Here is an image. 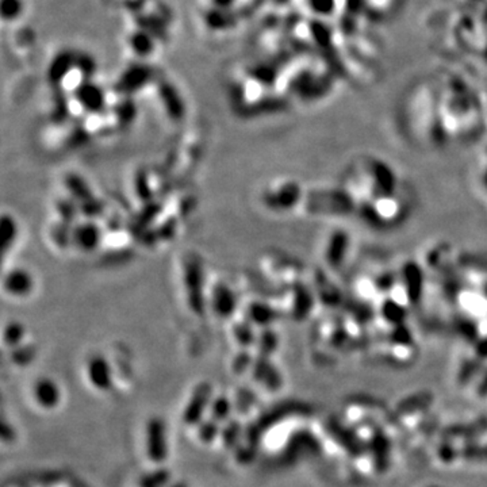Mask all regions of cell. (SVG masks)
Here are the masks:
<instances>
[{
    "instance_id": "cell-1",
    "label": "cell",
    "mask_w": 487,
    "mask_h": 487,
    "mask_svg": "<svg viewBox=\"0 0 487 487\" xmlns=\"http://www.w3.org/2000/svg\"><path fill=\"white\" fill-rule=\"evenodd\" d=\"M147 452L148 458L154 463H163L168 458L167 429L163 420L154 417L147 428Z\"/></svg>"
},
{
    "instance_id": "cell-2",
    "label": "cell",
    "mask_w": 487,
    "mask_h": 487,
    "mask_svg": "<svg viewBox=\"0 0 487 487\" xmlns=\"http://www.w3.org/2000/svg\"><path fill=\"white\" fill-rule=\"evenodd\" d=\"M212 386L208 383H202L194 390L190 402L187 403L183 413V420L186 424L196 425L201 423L205 410L212 405Z\"/></svg>"
},
{
    "instance_id": "cell-3",
    "label": "cell",
    "mask_w": 487,
    "mask_h": 487,
    "mask_svg": "<svg viewBox=\"0 0 487 487\" xmlns=\"http://www.w3.org/2000/svg\"><path fill=\"white\" fill-rule=\"evenodd\" d=\"M34 397L37 403L43 409H54L61 400V393L54 381L43 379L34 387Z\"/></svg>"
},
{
    "instance_id": "cell-4",
    "label": "cell",
    "mask_w": 487,
    "mask_h": 487,
    "mask_svg": "<svg viewBox=\"0 0 487 487\" xmlns=\"http://www.w3.org/2000/svg\"><path fill=\"white\" fill-rule=\"evenodd\" d=\"M75 66H76V53L71 50H63L53 59V61L50 64L49 78L52 82L59 83Z\"/></svg>"
},
{
    "instance_id": "cell-5",
    "label": "cell",
    "mask_w": 487,
    "mask_h": 487,
    "mask_svg": "<svg viewBox=\"0 0 487 487\" xmlns=\"http://www.w3.org/2000/svg\"><path fill=\"white\" fill-rule=\"evenodd\" d=\"M129 48L138 57H147L154 52L156 41L152 33H149L145 29H140L130 34Z\"/></svg>"
},
{
    "instance_id": "cell-6",
    "label": "cell",
    "mask_w": 487,
    "mask_h": 487,
    "mask_svg": "<svg viewBox=\"0 0 487 487\" xmlns=\"http://www.w3.org/2000/svg\"><path fill=\"white\" fill-rule=\"evenodd\" d=\"M88 375L89 381L96 388L106 391L111 387V371L108 364L103 359L98 358L89 363Z\"/></svg>"
},
{
    "instance_id": "cell-7",
    "label": "cell",
    "mask_w": 487,
    "mask_h": 487,
    "mask_svg": "<svg viewBox=\"0 0 487 487\" xmlns=\"http://www.w3.org/2000/svg\"><path fill=\"white\" fill-rule=\"evenodd\" d=\"M205 23L212 30H226L237 23V17L232 10H218L212 7L205 15Z\"/></svg>"
},
{
    "instance_id": "cell-8",
    "label": "cell",
    "mask_w": 487,
    "mask_h": 487,
    "mask_svg": "<svg viewBox=\"0 0 487 487\" xmlns=\"http://www.w3.org/2000/svg\"><path fill=\"white\" fill-rule=\"evenodd\" d=\"M152 75V69L145 64H134L127 68L126 72L122 76L121 85H125L127 89L137 88V85H143L148 82Z\"/></svg>"
},
{
    "instance_id": "cell-9",
    "label": "cell",
    "mask_w": 487,
    "mask_h": 487,
    "mask_svg": "<svg viewBox=\"0 0 487 487\" xmlns=\"http://www.w3.org/2000/svg\"><path fill=\"white\" fill-rule=\"evenodd\" d=\"M76 95L85 107H91L96 110V107H101V105L103 103L102 89L91 82H85L79 85Z\"/></svg>"
},
{
    "instance_id": "cell-10",
    "label": "cell",
    "mask_w": 487,
    "mask_h": 487,
    "mask_svg": "<svg viewBox=\"0 0 487 487\" xmlns=\"http://www.w3.org/2000/svg\"><path fill=\"white\" fill-rule=\"evenodd\" d=\"M233 403L228 397L225 395L217 397L210 405V414H212V420L217 423L226 421L233 410Z\"/></svg>"
},
{
    "instance_id": "cell-11",
    "label": "cell",
    "mask_w": 487,
    "mask_h": 487,
    "mask_svg": "<svg viewBox=\"0 0 487 487\" xmlns=\"http://www.w3.org/2000/svg\"><path fill=\"white\" fill-rule=\"evenodd\" d=\"M170 472L166 468H159L140 479V487H164L168 485Z\"/></svg>"
},
{
    "instance_id": "cell-12",
    "label": "cell",
    "mask_w": 487,
    "mask_h": 487,
    "mask_svg": "<svg viewBox=\"0 0 487 487\" xmlns=\"http://www.w3.org/2000/svg\"><path fill=\"white\" fill-rule=\"evenodd\" d=\"M23 13V0H1L0 15L3 21H15Z\"/></svg>"
},
{
    "instance_id": "cell-13",
    "label": "cell",
    "mask_w": 487,
    "mask_h": 487,
    "mask_svg": "<svg viewBox=\"0 0 487 487\" xmlns=\"http://www.w3.org/2000/svg\"><path fill=\"white\" fill-rule=\"evenodd\" d=\"M221 429H219V423L214 421L212 419L208 420V421H203L202 424L199 425V430H198V435H199V439L203 442V443H212L217 436L219 435Z\"/></svg>"
},
{
    "instance_id": "cell-14",
    "label": "cell",
    "mask_w": 487,
    "mask_h": 487,
    "mask_svg": "<svg viewBox=\"0 0 487 487\" xmlns=\"http://www.w3.org/2000/svg\"><path fill=\"white\" fill-rule=\"evenodd\" d=\"M240 432H241V426H240V424H238L237 421H231L229 424L226 425V426L222 429V433H221L222 442H224L225 446L232 448V446L237 444Z\"/></svg>"
},
{
    "instance_id": "cell-15",
    "label": "cell",
    "mask_w": 487,
    "mask_h": 487,
    "mask_svg": "<svg viewBox=\"0 0 487 487\" xmlns=\"http://www.w3.org/2000/svg\"><path fill=\"white\" fill-rule=\"evenodd\" d=\"M249 397H251V393H245V394H240V395L237 394V401L234 403V406L240 410V413L247 414L248 410L251 409L254 401Z\"/></svg>"
},
{
    "instance_id": "cell-16",
    "label": "cell",
    "mask_w": 487,
    "mask_h": 487,
    "mask_svg": "<svg viewBox=\"0 0 487 487\" xmlns=\"http://www.w3.org/2000/svg\"><path fill=\"white\" fill-rule=\"evenodd\" d=\"M237 0H212V7L218 10H232Z\"/></svg>"
},
{
    "instance_id": "cell-17",
    "label": "cell",
    "mask_w": 487,
    "mask_h": 487,
    "mask_svg": "<svg viewBox=\"0 0 487 487\" xmlns=\"http://www.w3.org/2000/svg\"><path fill=\"white\" fill-rule=\"evenodd\" d=\"M249 363H251V359H249L247 355L240 356V358L237 359V361H235V364H234V370H235V372H238V374L244 372V371L247 370V367L249 365Z\"/></svg>"
},
{
    "instance_id": "cell-18",
    "label": "cell",
    "mask_w": 487,
    "mask_h": 487,
    "mask_svg": "<svg viewBox=\"0 0 487 487\" xmlns=\"http://www.w3.org/2000/svg\"><path fill=\"white\" fill-rule=\"evenodd\" d=\"M14 437H15L14 429L7 423H3V428H1V439H3V442H11V440H14Z\"/></svg>"
},
{
    "instance_id": "cell-19",
    "label": "cell",
    "mask_w": 487,
    "mask_h": 487,
    "mask_svg": "<svg viewBox=\"0 0 487 487\" xmlns=\"http://www.w3.org/2000/svg\"><path fill=\"white\" fill-rule=\"evenodd\" d=\"M172 487H189L184 482H177V484H175Z\"/></svg>"
}]
</instances>
